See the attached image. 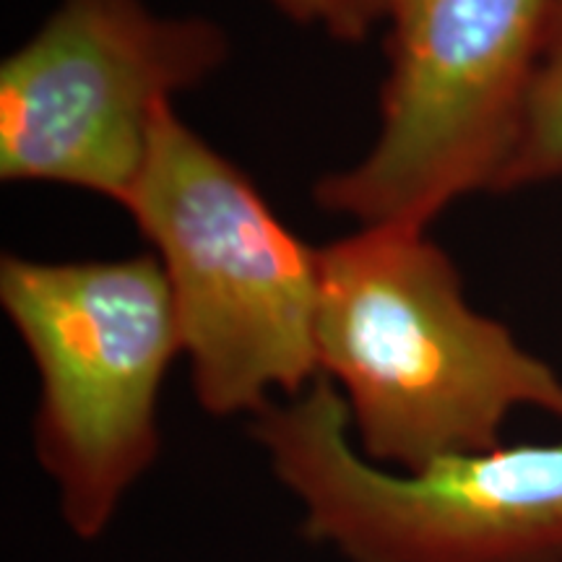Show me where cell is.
Here are the masks:
<instances>
[{"label":"cell","instance_id":"8992f818","mask_svg":"<svg viewBox=\"0 0 562 562\" xmlns=\"http://www.w3.org/2000/svg\"><path fill=\"white\" fill-rule=\"evenodd\" d=\"M229 58L216 21L146 0H60L0 66V180L125 206L161 108Z\"/></svg>","mask_w":562,"mask_h":562},{"label":"cell","instance_id":"5b68a950","mask_svg":"<svg viewBox=\"0 0 562 562\" xmlns=\"http://www.w3.org/2000/svg\"><path fill=\"white\" fill-rule=\"evenodd\" d=\"M554 0H398L381 125L362 159L315 182L360 227L427 229L495 191L516 140Z\"/></svg>","mask_w":562,"mask_h":562},{"label":"cell","instance_id":"52a82bcc","mask_svg":"<svg viewBox=\"0 0 562 562\" xmlns=\"http://www.w3.org/2000/svg\"><path fill=\"white\" fill-rule=\"evenodd\" d=\"M554 180H562V0H554L521 125L495 193L521 191Z\"/></svg>","mask_w":562,"mask_h":562},{"label":"cell","instance_id":"6da1fadb","mask_svg":"<svg viewBox=\"0 0 562 562\" xmlns=\"http://www.w3.org/2000/svg\"><path fill=\"white\" fill-rule=\"evenodd\" d=\"M321 375L364 459L419 472L501 446L505 419L562 422V375L469 305L453 258L417 227H360L321 248Z\"/></svg>","mask_w":562,"mask_h":562},{"label":"cell","instance_id":"ba28073f","mask_svg":"<svg viewBox=\"0 0 562 562\" xmlns=\"http://www.w3.org/2000/svg\"><path fill=\"white\" fill-rule=\"evenodd\" d=\"M297 26L318 30L339 42H362L385 30L398 0H266Z\"/></svg>","mask_w":562,"mask_h":562},{"label":"cell","instance_id":"7a4b0ae2","mask_svg":"<svg viewBox=\"0 0 562 562\" xmlns=\"http://www.w3.org/2000/svg\"><path fill=\"white\" fill-rule=\"evenodd\" d=\"M172 292L193 393L211 417L263 412L321 375V248L279 220L250 175L175 104L161 108L125 201Z\"/></svg>","mask_w":562,"mask_h":562},{"label":"cell","instance_id":"277c9868","mask_svg":"<svg viewBox=\"0 0 562 562\" xmlns=\"http://www.w3.org/2000/svg\"><path fill=\"white\" fill-rule=\"evenodd\" d=\"M302 533L347 562H562V440L396 472L364 459L326 375L250 417Z\"/></svg>","mask_w":562,"mask_h":562},{"label":"cell","instance_id":"3957f363","mask_svg":"<svg viewBox=\"0 0 562 562\" xmlns=\"http://www.w3.org/2000/svg\"><path fill=\"white\" fill-rule=\"evenodd\" d=\"M0 307L40 375L34 453L63 521L100 539L161 448L159 396L182 355L154 252L115 261H34L5 252Z\"/></svg>","mask_w":562,"mask_h":562}]
</instances>
